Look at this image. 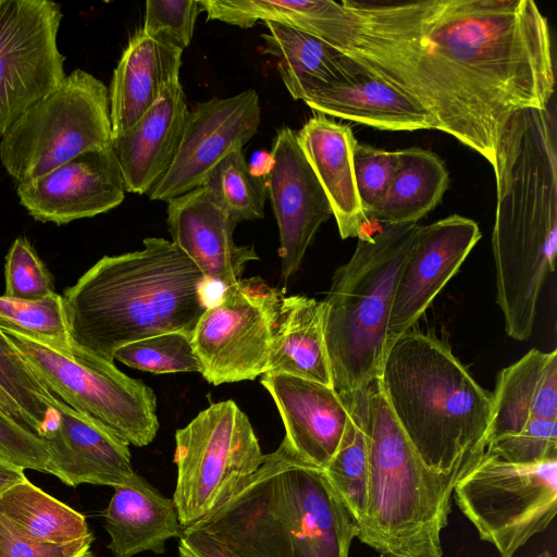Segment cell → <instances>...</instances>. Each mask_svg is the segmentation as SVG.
Segmentation results:
<instances>
[{"label": "cell", "mask_w": 557, "mask_h": 557, "mask_svg": "<svg viewBox=\"0 0 557 557\" xmlns=\"http://www.w3.org/2000/svg\"><path fill=\"white\" fill-rule=\"evenodd\" d=\"M265 459L248 417L233 400L210 405L175 433L173 503L183 529L219 508Z\"/></svg>", "instance_id": "9"}, {"label": "cell", "mask_w": 557, "mask_h": 557, "mask_svg": "<svg viewBox=\"0 0 557 557\" xmlns=\"http://www.w3.org/2000/svg\"><path fill=\"white\" fill-rule=\"evenodd\" d=\"M166 223L171 242L208 281L224 287L236 284L245 264L259 259L252 246L235 244L237 223L207 185L169 200Z\"/></svg>", "instance_id": "19"}, {"label": "cell", "mask_w": 557, "mask_h": 557, "mask_svg": "<svg viewBox=\"0 0 557 557\" xmlns=\"http://www.w3.org/2000/svg\"><path fill=\"white\" fill-rule=\"evenodd\" d=\"M285 428L283 441L305 461L325 469L344 434L349 411L333 387L286 373H263Z\"/></svg>", "instance_id": "20"}, {"label": "cell", "mask_w": 557, "mask_h": 557, "mask_svg": "<svg viewBox=\"0 0 557 557\" xmlns=\"http://www.w3.org/2000/svg\"><path fill=\"white\" fill-rule=\"evenodd\" d=\"M205 185L237 224L264 216L268 198L265 177L252 170L243 149L230 152L213 169Z\"/></svg>", "instance_id": "33"}, {"label": "cell", "mask_w": 557, "mask_h": 557, "mask_svg": "<svg viewBox=\"0 0 557 557\" xmlns=\"http://www.w3.org/2000/svg\"><path fill=\"white\" fill-rule=\"evenodd\" d=\"M296 136L326 194L341 237L358 238L370 221L361 208L355 183L352 150L357 139L351 127L318 113Z\"/></svg>", "instance_id": "22"}, {"label": "cell", "mask_w": 557, "mask_h": 557, "mask_svg": "<svg viewBox=\"0 0 557 557\" xmlns=\"http://www.w3.org/2000/svg\"><path fill=\"white\" fill-rule=\"evenodd\" d=\"M102 516L113 557H133L143 552L163 554L165 542L180 539L183 532L173 499L137 473L126 484L114 487Z\"/></svg>", "instance_id": "25"}, {"label": "cell", "mask_w": 557, "mask_h": 557, "mask_svg": "<svg viewBox=\"0 0 557 557\" xmlns=\"http://www.w3.org/2000/svg\"><path fill=\"white\" fill-rule=\"evenodd\" d=\"M361 395L369 472L357 537L379 553L401 556L441 543L455 484L481 456L450 473L430 470L395 420L379 379Z\"/></svg>", "instance_id": "6"}, {"label": "cell", "mask_w": 557, "mask_h": 557, "mask_svg": "<svg viewBox=\"0 0 557 557\" xmlns=\"http://www.w3.org/2000/svg\"><path fill=\"white\" fill-rule=\"evenodd\" d=\"M540 419L557 420L555 349H531L498 373L485 443L513 436Z\"/></svg>", "instance_id": "23"}, {"label": "cell", "mask_w": 557, "mask_h": 557, "mask_svg": "<svg viewBox=\"0 0 557 557\" xmlns=\"http://www.w3.org/2000/svg\"><path fill=\"white\" fill-rule=\"evenodd\" d=\"M324 315L323 300L283 297L265 373H286L333 387Z\"/></svg>", "instance_id": "27"}, {"label": "cell", "mask_w": 557, "mask_h": 557, "mask_svg": "<svg viewBox=\"0 0 557 557\" xmlns=\"http://www.w3.org/2000/svg\"><path fill=\"white\" fill-rule=\"evenodd\" d=\"M183 51L137 30L113 72L110 91L112 138L129 129L180 77Z\"/></svg>", "instance_id": "24"}, {"label": "cell", "mask_w": 557, "mask_h": 557, "mask_svg": "<svg viewBox=\"0 0 557 557\" xmlns=\"http://www.w3.org/2000/svg\"><path fill=\"white\" fill-rule=\"evenodd\" d=\"M0 410L29 430L27 420L17 404L0 386Z\"/></svg>", "instance_id": "44"}, {"label": "cell", "mask_w": 557, "mask_h": 557, "mask_svg": "<svg viewBox=\"0 0 557 557\" xmlns=\"http://www.w3.org/2000/svg\"><path fill=\"white\" fill-rule=\"evenodd\" d=\"M0 386L21 408L29 430L40 436L55 396L32 372L1 330Z\"/></svg>", "instance_id": "35"}, {"label": "cell", "mask_w": 557, "mask_h": 557, "mask_svg": "<svg viewBox=\"0 0 557 557\" xmlns=\"http://www.w3.org/2000/svg\"><path fill=\"white\" fill-rule=\"evenodd\" d=\"M480 238L478 223L458 214L420 225L397 280L386 330V350L412 329Z\"/></svg>", "instance_id": "16"}, {"label": "cell", "mask_w": 557, "mask_h": 557, "mask_svg": "<svg viewBox=\"0 0 557 557\" xmlns=\"http://www.w3.org/2000/svg\"><path fill=\"white\" fill-rule=\"evenodd\" d=\"M377 379L395 420L430 470L450 473L485 451L492 393L447 342L407 331L387 348Z\"/></svg>", "instance_id": "5"}, {"label": "cell", "mask_w": 557, "mask_h": 557, "mask_svg": "<svg viewBox=\"0 0 557 557\" xmlns=\"http://www.w3.org/2000/svg\"><path fill=\"white\" fill-rule=\"evenodd\" d=\"M0 139L1 163L17 184L84 152L108 149L112 144L109 90L100 79L76 69Z\"/></svg>", "instance_id": "8"}, {"label": "cell", "mask_w": 557, "mask_h": 557, "mask_svg": "<svg viewBox=\"0 0 557 557\" xmlns=\"http://www.w3.org/2000/svg\"><path fill=\"white\" fill-rule=\"evenodd\" d=\"M61 18L59 4L49 0H0V138L64 82Z\"/></svg>", "instance_id": "13"}, {"label": "cell", "mask_w": 557, "mask_h": 557, "mask_svg": "<svg viewBox=\"0 0 557 557\" xmlns=\"http://www.w3.org/2000/svg\"><path fill=\"white\" fill-rule=\"evenodd\" d=\"M485 451L521 465L557 458V420H535L518 434L486 445Z\"/></svg>", "instance_id": "39"}, {"label": "cell", "mask_w": 557, "mask_h": 557, "mask_svg": "<svg viewBox=\"0 0 557 557\" xmlns=\"http://www.w3.org/2000/svg\"><path fill=\"white\" fill-rule=\"evenodd\" d=\"M264 24L263 52L277 59V71L293 99L304 100L315 90L361 74L346 55L322 39L276 22Z\"/></svg>", "instance_id": "28"}, {"label": "cell", "mask_w": 557, "mask_h": 557, "mask_svg": "<svg viewBox=\"0 0 557 557\" xmlns=\"http://www.w3.org/2000/svg\"><path fill=\"white\" fill-rule=\"evenodd\" d=\"M26 478L24 469L0 457V496Z\"/></svg>", "instance_id": "43"}, {"label": "cell", "mask_w": 557, "mask_h": 557, "mask_svg": "<svg viewBox=\"0 0 557 557\" xmlns=\"http://www.w3.org/2000/svg\"><path fill=\"white\" fill-rule=\"evenodd\" d=\"M315 37L493 169L510 117L555 95L550 30L532 0H327Z\"/></svg>", "instance_id": "1"}, {"label": "cell", "mask_w": 557, "mask_h": 557, "mask_svg": "<svg viewBox=\"0 0 557 557\" xmlns=\"http://www.w3.org/2000/svg\"><path fill=\"white\" fill-rule=\"evenodd\" d=\"M125 191L111 147L84 152L16 188L35 220L57 225L110 211L124 200Z\"/></svg>", "instance_id": "17"}, {"label": "cell", "mask_w": 557, "mask_h": 557, "mask_svg": "<svg viewBox=\"0 0 557 557\" xmlns=\"http://www.w3.org/2000/svg\"><path fill=\"white\" fill-rule=\"evenodd\" d=\"M260 120L255 89L198 103L188 113L172 164L149 190V198L168 202L203 186L230 152L243 149L257 134Z\"/></svg>", "instance_id": "14"}, {"label": "cell", "mask_w": 557, "mask_h": 557, "mask_svg": "<svg viewBox=\"0 0 557 557\" xmlns=\"http://www.w3.org/2000/svg\"><path fill=\"white\" fill-rule=\"evenodd\" d=\"M180 557H242L208 534L183 529L178 542Z\"/></svg>", "instance_id": "42"}, {"label": "cell", "mask_w": 557, "mask_h": 557, "mask_svg": "<svg viewBox=\"0 0 557 557\" xmlns=\"http://www.w3.org/2000/svg\"><path fill=\"white\" fill-rule=\"evenodd\" d=\"M342 398L349 417L337 449L324 471L358 525L366 510L369 472L361 391Z\"/></svg>", "instance_id": "31"}, {"label": "cell", "mask_w": 557, "mask_h": 557, "mask_svg": "<svg viewBox=\"0 0 557 557\" xmlns=\"http://www.w3.org/2000/svg\"><path fill=\"white\" fill-rule=\"evenodd\" d=\"M40 437L49 449V473L69 486L87 483L117 487L136 474L126 442L57 396Z\"/></svg>", "instance_id": "18"}, {"label": "cell", "mask_w": 557, "mask_h": 557, "mask_svg": "<svg viewBox=\"0 0 557 557\" xmlns=\"http://www.w3.org/2000/svg\"><path fill=\"white\" fill-rule=\"evenodd\" d=\"M302 101L320 114L383 131L435 129L434 120L416 100L362 73L315 90Z\"/></svg>", "instance_id": "26"}, {"label": "cell", "mask_w": 557, "mask_h": 557, "mask_svg": "<svg viewBox=\"0 0 557 557\" xmlns=\"http://www.w3.org/2000/svg\"><path fill=\"white\" fill-rule=\"evenodd\" d=\"M418 223L364 230L325 297L324 334L332 385L342 397L380 376L393 297Z\"/></svg>", "instance_id": "7"}, {"label": "cell", "mask_w": 557, "mask_h": 557, "mask_svg": "<svg viewBox=\"0 0 557 557\" xmlns=\"http://www.w3.org/2000/svg\"><path fill=\"white\" fill-rule=\"evenodd\" d=\"M0 518L15 534L40 543L62 544L94 535L84 515L27 479L0 496Z\"/></svg>", "instance_id": "30"}, {"label": "cell", "mask_w": 557, "mask_h": 557, "mask_svg": "<svg viewBox=\"0 0 557 557\" xmlns=\"http://www.w3.org/2000/svg\"><path fill=\"white\" fill-rule=\"evenodd\" d=\"M269 159L264 177L278 226L282 277L287 282L300 269L318 230L333 213L295 131L285 125L276 129Z\"/></svg>", "instance_id": "15"}, {"label": "cell", "mask_w": 557, "mask_h": 557, "mask_svg": "<svg viewBox=\"0 0 557 557\" xmlns=\"http://www.w3.org/2000/svg\"><path fill=\"white\" fill-rule=\"evenodd\" d=\"M492 231L497 304L507 334L533 332L544 282L557 249V122L555 95L543 109L508 121L498 143Z\"/></svg>", "instance_id": "2"}, {"label": "cell", "mask_w": 557, "mask_h": 557, "mask_svg": "<svg viewBox=\"0 0 557 557\" xmlns=\"http://www.w3.org/2000/svg\"><path fill=\"white\" fill-rule=\"evenodd\" d=\"M0 457L24 470L49 473L50 455L46 442L1 410Z\"/></svg>", "instance_id": "40"}, {"label": "cell", "mask_w": 557, "mask_h": 557, "mask_svg": "<svg viewBox=\"0 0 557 557\" xmlns=\"http://www.w3.org/2000/svg\"><path fill=\"white\" fill-rule=\"evenodd\" d=\"M189 110L180 77L169 82L154 104L127 131L112 138L111 149L125 190L148 194L176 154Z\"/></svg>", "instance_id": "21"}, {"label": "cell", "mask_w": 557, "mask_h": 557, "mask_svg": "<svg viewBox=\"0 0 557 557\" xmlns=\"http://www.w3.org/2000/svg\"><path fill=\"white\" fill-rule=\"evenodd\" d=\"M4 296L33 300L54 292L53 277L25 237L11 245L4 264Z\"/></svg>", "instance_id": "36"}, {"label": "cell", "mask_w": 557, "mask_h": 557, "mask_svg": "<svg viewBox=\"0 0 557 557\" xmlns=\"http://www.w3.org/2000/svg\"><path fill=\"white\" fill-rule=\"evenodd\" d=\"M379 557H443V550L441 543H432L411 555L401 556L393 553H380Z\"/></svg>", "instance_id": "45"}, {"label": "cell", "mask_w": 557, "mask_h": 557, "mask_svg": "<svg viewBox=\"0 0 557 557\" xmlns=\"http://www.w3.org/2000/svg\"><path fill=\"white\" fill-rule=\"evenodd\" d=\"M453 496L481 540L500 557H513L556 516L557 458L521 465L484 451L456 482Z\"/></svg>", "instance_id": "11"}, {"label": "cell", "mask_w": 557, "mask_h": 557, "mask_svg": "<svg viewBox=\"0 0 557 557\" xmlns=\"http://www.w3.org/2000/svg\"><path fill=\"white\" fill-rule=\"evenodd\" d=\"M104 256L62 295L73 350L114 363L119 348L151 336L193 337L208 308L207 277L173 242Z\"/></svg>", "instance_id": "3"}, {"label": "cell", "mask_w": 557, "mask_h": 557, "mask_svg": "<svg viewBox=\"0 0 557 557\" xmlns=\"http://www.w3.org/2000/svg\"><path fill=\"white\" fill-rule=\"evenodd\" d=\"M94 535L62 544L40 543L11 531L0 518V557H92Z\"/></svg>", "instance_id": "41"}, {"label": "cell", "mask_w": 557, "mask_h": 557, "mask_svg": "<svg viewBox=\"0 0 557 557\" xmlns=\"http://www.w3.org/2000/svg\"><path fill=\"white\" fill-rule=\"evenodd\" d=\"M185 529L242 557H348L358 534L325 471L284 441L238 492Z\"/></svg>", "instance_id": "4"}, {"label": "cell", "mask_w": 557, "mask_h": 557, "mask_svg": "<svg viewBox=\"0 0 557 557\" xmlns=\"http://www.w3.org/2000/svg\"><path fill=\"white\" fill-rule=\"evenodd\" d=\"M535 557H554V556L549 550H544L541 554L536 555Z\"/></svg>", "instance_id": "46"}, {"label": "cell", "mask_w": 557, "mask_h": 557, "mask_svg": "<svg viewBox=\"0 0 557 557\" xmlns=\"http://www.w3.org/2000/svg\"><path fill=\"white\" fill-rule=\"evenodd\" d=\"M114 360L156 374L202 372L191 337L182 332L164 333L119 348Z\"/></svg>", "instance_id": "34"}, {"label": "cell", "mask_w": 557, "mask_h": 557, "mask_svg": "<svg viewBox=\"0 0 557 557\" xmlns=\"http://www.w3.org/2000/svg\"><path fill=\"white\" fill-rule=\"evenodd\" d=\"M0 327L73 354L63 297L55 292L33 300L0 296Z\"/></svg>", "instance_id": "32"}, {"label": "cell", "mask_w": 557, "mask_h": 557, "mask_svg": "<svg viewBox=\"0 0 557 557\" xmlns=\"http://www.w3.org/2000/svg\"><path fill=\"white\" fill-rule=\"evenodd\" d=\"M37 379L63 403L97 420L128 445L150 444L159 430L157 397L143 381L114 363L53 349L0 327Z\"/></svg>", "instance_id": "10"}, {"label": "cell", "mask_w": 557, "mask_h": 557, "mask_svg": "<svg viewBox=\"0 0 557 557\" xmlns=\"http://www.w3.org/2000/svg\"><path fill=\"white\" fill-rule=\"evenodd\" d=\"M201 12L199 1L196 0H148L140 29L184 51L191 41Z\"/></svg>", "instance_id": "37"}, {"label": "cell", "mask_w": 557, "mask_h": 557, "mask_svg": "<svg viewBox=\"0 0 557 557\" xmlns=\"http://www.w3.org/2000/svg\"><path fill=\"white\" fill-rule=\"evenodd\" d=\"M398 161V152L358 143L352 150L354 176L366 216L384 196ZM368 219V218H367Z\"/></svg>", "instance_id": "38"}, {"label": "cell", "mask_w": 557, "mask_h": 557, "mask_svg": "<svg viewBox=\"0 0 557 557\" xmlns=\"http://www.w3.org/2000/svg\"><path fill=\"white\" fill-rule=\"evenodd\" d=\"M398 161L389 185L367 215L369 221L398 225L418 223L442 200L449 183L444 161L420 147L397 150Z\"/></svg>", "instance_id": "29"}, {"label": "cell", "mask_w": 557, "mask_h": 557, "mask_svg": "<svg viewBox=\"0 0 557 557\" xmlns=\"http://www.w3.org/2000/svg\"><path fill=\"white\" fill-rule=\"evenodd\" d=\"M283 293L260 276L224 287L200 317L191 343L213 385L252 381L267 371Z\"/></svg>", "instance_id": "12"}]
</instances>
